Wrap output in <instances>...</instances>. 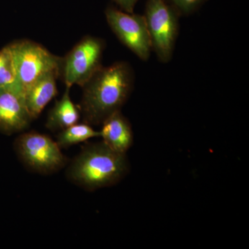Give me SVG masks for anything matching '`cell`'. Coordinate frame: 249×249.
Wrapping results in <instances>:
<instances>
[{
    "label": "cell",
    "mask_w": 249,
    "mask_h": 249,
    "mask_svg": "<svg viewBox=\"0 0 249 249\" xmlns=\"http://www.w3.org/2000/svg\"><path fill=\"white\" fill-rule=\"evenodd\" d=\"M179 14H193L206 2L207 0H169Z\"/></svg>",
    "instance_id": "cell-14"
},
{
    "label": "cell",
    "mask_w": 249,
    "mask_h": 249,
    "mask_svg": "<svg viewBox=\"0 0 249 249\" xmlns=\"http://www.w3.org/2000/svg\"><path fill=\"white\" fill-rule=\"evenodd\" d=\"M16 81L14 57L9 45L0 50V88Z\"/></svg>",
    "instance_id": "cell-13"
},
{
    "label": "cell",
    "mask_w": 249,
    "mask_h": 249,
    "mask_svg": "<svg viewBox=\"0 0 249 249\" xmlns=\"http://www.w3.org/2000/svg\"><path fill=\"white\" fill-rule=\"evenodd\" d=\"M112 1L119 6L123 11L129 14H133L134 7L138 0H112Z\"/></svg>",
    "instance_id": "cell-15"
},
{
    "label": "cell",
    "mask_w": 249,
    "mask_h": 249,
    "mask_svg": "<svg viewBox=\"0 0 249 249\" xmlns=\"http://www.w3.org/2000/svg\"><path fill=\"white\" fill-rule=\"evenodd\" d=\"M105 14L109 27L121 43L141 60H148L152 47L145 16L129 14L113 6H108Z\"/></svg>",
    "instance_id": "cell-7"
},
{
    "label": "cell",
    "mask_w": 249,
    "mask_h": 249,
    "mask_svg": "<svg viewBox=\"0 0 249 249\" xmlns=\"http://www.w3.org/2000/svg\"><path fill=\"white\" fill-rule=\"evenodd\" d=\"M32 121L22 88L16 82L0 88V132L9 136L24 132Z\"/></svg>",
    "instance_id": "cell-8"
},
{
    "label": "cell",
    "mask_w": 249,
    "mask_h": 249,
    "mask_svg": "<svg viewBox=\"0 0 249 249\" xmlns=\"http://www.w3.org/2000/svg\"><path fill=\"white\" fill-rule=\"evenodd\" d=\"M178 14L164 0H147L145 20L151 47L160 62H168L173 57L178 36Z\"/></svg>",
    "instance_id": "cell-6"
},
{
    "label": "cell",
    "mask_w": 249,
    "mask_h": 249,
    "mask_svg": "<svg viewBox=\"0 0 249 249\" xmlns=\"http://www.w3.org/2000/svg\"><path fill=\"white\" fill-rule=\"evenodd\" d=\"M15 152L23 165L31 171L50 175L62 169L67 159L56 142L39 132H24L14 143Z\"/></svg>",
    "instance_id": "cell-3"
},
{
    "label": "cell",
    "mask_w": 249,
    "mask_h": 249,
    "mask_svg": "<svg viewBox=\"0 0 249 249\" xmlns=\"http://www.w3.org/2000/svg\"><path fill=\"white\" fill-rule=\"evenodd\" d=\"M16 71V81L24 93L33 83L47 72L58 70L61 57L51 53L40 44L19 40L9 44Z\"/></svg>",
    "instance_id": "cell-5"
},
{
    "label": "cell",
    "mask_w": 249,
    "mask_h": 249,
    "mask_svg": "<svg viewBox=\"0 0 249 249\" xmlns=\"http://www.w3.org/2000/svg\"><path fill=\"white\" fill-rule=\"evenodd\" d=\"M126 155L119 153L104 142L88 144L69 165V181L87 191L114 186L128 174Z\"/></svg>",
    "instance_id": "cell-2"
},
{
    "label": "cell",
    "mask_w": 249,
    "mask_h": 249,
    "mask_svg": "<svg viewBox=\"0 0 249 249\" xmlns=\"http://www.w3.org/2000/svg\"><path fill=\"white\" fill-rule=\"evenodd\" d=\"M59 76L58 70L47 72L26 89V105L33 120L38 118L46 106L58 94L56 80Z\"/></svg>",
    "instance_id": "cell-10"
},
{
    "label": "cell",
    "mask_w": 249,
    "mask_h": 249,
    "mask_svg": "<svg viewBox=\"0 0 249 249\" xmlns=\"http://www.w3.org/2000/svg\"><path fill=\"white\" fill-rule=\"evenodd\" d=\"M100 137V131L95 130L92 126L83 122L72 124L60 131L57 137V144L60 148H67Z\"/></svg>",
    "instance_id": "cell-12"
},
{
    "label": "cell",
    "mask_w": 249,
    "mask_h": 249,
    "mask_svg": "<svg viewBox=\"0 0 249 249\" xmlns=\"http://www.w3.org/2000/svg\"><path fill=\"white\" fill-rule=\"evenodd\" d=\"M106 42L99 37L86 36L61 57L60 76L66 88L83 87L103 67Z\"/></svg>",
    "instance_id": "cell-4"
},
{
    "label": "cell",
    "mask_w": 249,
    "mask_h": 249,
    "mask_svg": "<svg viewBox=\"0 0 249 249\" xmlns=\"http://www.w3.org/2000/svg\"><path fill=\"white\" fill-rule=\"evenodd\" d=\"M80 117L79 108L70 97V88H66L63 96L49 111L46 127L52 132L61 131L78 123Z\"/></svg>",
    "instance_id": "cell-11"
},
{
    "label": "cell",
    "mask_w": 249,
    "mask_h": 249,
    "mask_svg": "<svg viewBox=\"0 0 249 249\" xmlns=\"http://www.w3.org/2000/svg\"><path fill=\"white\" fill-rule=\"evenodd\" d=\"M100 137L108 147L126 155L134 142L132 125L121 111H116L103 121Z\"/></svg>",
    "instance_id": "cell-9"
},
{
    "label": "cell",
    "mask_w": 249,
    "mask_h": 249,
    "mask_svg": "<svg viewBox=\"0 0 249 249\" xmlns=\"http://www.w3.org/2000/svg\"><path fill=\"white\" fill-rule=\"evenodd\" d=\"M134 73L127 62L102 67L83 87L79 110L83 121L100 125L127 102L133 90Z\"/></svg>",
    "instance_id": "cell-1"
}]
</instances>
